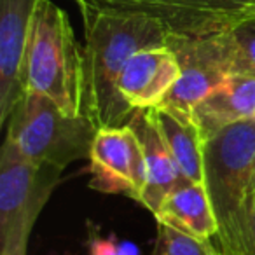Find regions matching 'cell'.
Wrapping results in <instances>:
<instances>
[{"label":"cell","mask_w":255,"mask_h":255,"mask_svg":"<svg viewBox=\"0 0 255 255\" xmlns=\"http://www.w3.org/2000/svg\"><path fill=\"white\" fill-rule=\"evenodd\" d=\"M5 126V138L26 159L61 171L89 157L98 131L84 114L67 116L49 98L32 91L23 93Z\"/></svg>","instance_id":"4"},{"label":"cell","mask_w":255,"mask_h":255,"mask_svg":"<svg viewBox=\"0 0 255 255\" xmlns=\"http://www.w3.org/2000/svg\"><path fill=\"white\" fill-rule=\"evenodd\" d=\"M86 5L152 18L170 35L212 37L255 14V0H86Z\"/></svg>","instance_id":"6"},{"label":"cell","mask_w":255,"mask_h":255,"mask_svg":"<svg viewBox=\"0 0 255 255\" xmlns=\"http://www.w3.org/2000/svg\"><path fill=\"white\" fill-rule=\"evenodd\" d=\"M74 2H75V5H77L79 9H81V7H84V5L88 4V2H86V0H74Z\"/></svg>","instance_id":"20"},{"label":"cell","mask_w":255,"mask_h":255,"mask_svg":"<svg viewBox=\"0 0 255 255\" xmlns=\"http://www.w3.org/2000/svg\"><path fill=\"white\" fill-rule=\"evenodd\" d=\"M39 0H0V124L5 126L23 95V65Z\"/></svg>","instance_id":"8"},{"label":"cell","mask_w":255,"mask_h":255,"mask_svg":"<svg viewBox=\"0 0 255 255\" xmlns=\"http://www.w3.org/2000/svg\"><path fill=\"white\" fill-rule=\"evenodd\" d=\"M166 46L175 51L180 63V77L161 105L192 114L194 107L227 77L205 49L201 39L170 35Z\"/></svg>","instance_id":"10"},{"label":"cell","mask_w":255,"mask_h":255,"mask_svg":"<svg viewBox=\"0 0 255 255\" xmlns=\"http://www.w3.org/2000/svg\"><path fill=\"white\" fill-rule=\"evenodd\" d=\"M152 255H222L212 241H203L164 222H157Z\"/></svg>","instance_id":"16"},{"label":"cell","mask_w":255,"mask_h":255,"mask_svg":"<svg viewBox=\"0 0 255 255\" xmlns=\"http://www.w3.org/2000/svg\"><path fill=\"white\" fill-rule=\"evenodd\" d=\"M150 110L182 177L187 182L205 180V136L192 114L170 105Z\"/></svg>","instance_id":"13"},{"label":"cell","mask_w":255,"mask_h":255,"mask_svg":"<svg viewBox=\"0 0 255 255\" xmlns=\"http://www.w3.org/2000/svg\"><path fill=\"white\" fill-rule=\"evenodd\" d=\"M117 255H138V248L131 241H123V243H119Z\"/></svg>","instance_id":"18"},{"label":"cell","mask_w":255,"mask_h":255,"mask_svg":"<svg viewBox=\"0 0 255 255\" xmlns=\"http://www.w3.org/2000/svg\"><path fill=\"white\" fill-rule=\"evenodd\" d=\"M192 117L205 142L224 128L255 119V75H227L194 107Z\"/></svg>","instance_id":"12"},{"label":"cell","mask_w":255,"mask_h":255,"mask_svg":"<svg viewBox=\"0 0 255 255\" xmlns=\"http://www.w3.org/2000/svg\"><path fill=\"white\" fill-rule=\"evenodd\" d=\"M180 77V63L170 46L147 47L128 60L119 77V93L133 110L161 105Z\"/></svg>","instance_id":"9"},{"label":"cell","mask_w":255,"mask_h":255,"mask_svg":"<svg viewBox=\"0 0 255 255\" xmlns=\"http://www.w3.org/2000/svg\"><path fill=\"white\" fill-rule=\"evenodd\" d=\"M63 171L26 159L11 140L0 150V254L26 255L32 229Z\"/></svg>","instance_id":"5"},{"label":"cell","mask_w":255,"mask_h":255,"mask_svg":"<svg viewBox=\"0 0 255 255\" xmlns=\"http://www.w3.org/2000/svg\"><path fill=\"white\" fill-rule=\"evenodd\" d=\"M128 124L133 128V131L138 136L143 147V156H145L147 184L140 205H143L156 217L164 199L178 185H182L187 180L178 171L177 163L173 161L163 136H161L159 128L154 121L152 110H135Z\"/></svg>","instance_id":"11"},{"label":"cell","mask_w":255,"mask_h":255,"mask_svg":"<svg viewBox=\"0 0 255 255\" xmlns=\"http://www.w3.org/2000/svg\"><path fill=\"white\" fill-rule=\"evenodd\" d=\"M119 245L112 238L95 236L89 243V255H117Z\"/></svg>","instance_id":"17"},{"label":"cell","mask_w":255,"mask_h":255,"mask_svg":"<svg viewBox=\"0 0 255 255\" xmlns=\"http://www.w3.org/2000/svg\"><path fill=\"white\" fill-rule=\"evenodd\" d=\"M201 42L226 75H255V14L224 33L201 37Z\"/></svg>","instance_id":"15"},{"label":"cell","mask_w":255,"mask_h":255,"mask_svg":"<svg viewBox=\"0 0 255 255\" xmlns=\"http://www.w3.org/2000/svg\"><path fill=\"white\" fill-rule=\"evenodd\" d=\"M86 32L82 47V114L96 129L126 126L135 110L119 93L128 60L147 47L164 46L168 32L159 21L131 12L84 5L79 9Z\"/></svg>","instance_id":"1"},{"label":"cell","mask_w":255,"mask_h":255,"mask_svg":"<svg viewBox=\"0 0 255 255\" xmlns=\"http://www.w3.org/2000/svg\"><path fill=\"white\" fill-rule=\"evenodd\" d=\"M247 255H255V212H254L252 224H250V236H248V254Z\"/></svg>","instance_id":"19"},{"label":"cell","mask_w":255,"mask_h":255,"mask_svg":"<svg viewBox=\"0 0 255 255\" xmlns=\"http://www.w3.org/2000/svg\"><path fill=\"white\" fill-rule=\"evenodd\" d=\"M203 184L219 224V252L247 255L255 212V119L206 138Z\"/></svg>","instance_id":"2"},{"label":"cell","mask_w":255,"mask_h":255,"mask_svg":"<svg viewBox=\"0 0 255 255\" xmlns=\"http://www.w3.org/2000/svg\"><path fill=\"white\" fill-rule=\"evenodd\" d=\"M89 187L95 191L142 201L147 184L145 156L129 124L96 131L89 152Z\"/></svg>","instance_id":"7"},{"label":"cell","mask_w":255,"mask_h":255,"mask_svg":"<svg viewBox=\"0 0 255 255\" xmlns=\"http://www.w3.org/2000/svg\"><path fill=\"white\" fill-rule=\"evenodd\" d=\"M23 89L49 98L67 116H82V49L68 14L51 0H39L33 12Z\"/></svg>","instance_id":"3"},{"label":"cell","mask_w":255,"mask_h":255,"mask_svg":"<svg viewBox=\"0 0 255 255\" xmlns=\"http://www.w3.org/2000/svg\"><path fill=\"white\" fill-rule=\"evenodd\" d=\"M156 222H164L203 241H212L219 224L203 182H184L161 205Z\"/></svg>","instance_id":"14"}]
</instances>
